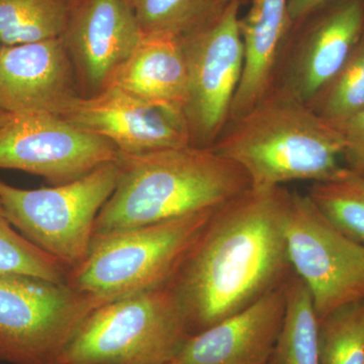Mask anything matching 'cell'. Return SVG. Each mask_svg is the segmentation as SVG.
Here are the masks:
<instances>
[{"label": "cell", "mask_w": 364, "mask_h": 364, "mask_svg": "<svg viewBox=\"0 0 364 364\" xmlns=\"http://www.w3.org/2000/svg\"><path fill=\"white\" fill-rule=\"evenodd\" d=\"M291 196L284 186L251 188L215 210L169 284L193 335L253 305L291 277Z\"/></svg>", "instance_id": "obj_1"}, {"label": "cell", "mask_w": 364, "mask_h": 364, "mask_svg": "<svg viewBox=\"0 0 364 364\" xmlns=\"http://www.w3.org/2000/svg\"><path fill=\"white\" fill-rule=\"evenodd\" d=\"M117 165L116 188L93 237L215 210L251 188L246 172L212 147L119 153Z\"/></svg>", "instance_id": "obj_2"}, {"label": "cell", "mask_w": 364, "mask_h": 364, "mask_svg": "<svg viewBox=\"0 0 364 364\" xmlns=\"http://www.w3.org/2000/svg\"><path fill=\"white\" fill-rule=\"evenodd\" d=\"M213 149L246 172L251 188L322 182L343 172L338 129L284 91L272 87L257 104L228 122Z\"/></svg>", "instance_id": "obj_3"}, {"label": "cell", "mask_w": 364, "mask_h": 364, "mask_svg": "<svg viewBox=\"0 0 364 364\" xmlns=\"http://www.w3.org/2000/svg\"><path fill=\"white\" fill-rule=\"evenodd\" d=\"M215 210L95 236L67 282L100 306L168 286Z\"/></svg>", "instance_id": "obj_4"}, {"label": "cell", "mask_w": 364, "mask_h": 364, "mask_svg": "<svg viewBox=\"0 0 364 364\" xmlns=\"http://www.w3.org/2000/svg\"><path fill=\"white\" fill-rule=\"evenodd\" d=\"M193 335L171 287L97 306L60 364H169Z\"/></svg>", "instance_id": "obj_5"}, {"label": "cell", "mask_w": 364, "mask_h": 364, "mask_svg": "<svg viewBox=\"0 0 364 364\" xmlns=\"http://www.w3.org/2000/svg\"><path fill=\"white\" fill-rule=\"evenodd\" d=\"M117 177L114 161L49 188L23 189L0 181V203L21 235L71 272L90 252L97 215L114 193Z\"/></svg>", "instance_id": "obj_6"}, {"label": "cell", "mask_w": 364, "mask_h": 364, "mask_svg": "<svg viewBox=\"0 0 364 364\" xmlns=\"http://www.w3.org/2000/svg\"><path fill=\"white\" fill-rule=\"evenodd\" d=\"M97 306L68 282L0 277V360L60 364L78 328Z\"/></svg>", "instance_id": "obj_7"}, {"label": "cell", "mask_w": 364, "mask_h": 364, "mask_svg": "<svg viewBox=\"0 0 364 364\" xmlns=\"http://www.w3.org/2000/svg\"><path fill=\"white\" fill-rule=\"evenodd\" d=\"M242 1L229 0L210 23L181 39L188 79L183 112L196 147H213L229 122L244 65Z\"/></svg>", "instance_id": "obj_8"}, {"label": "cell", "mask_w": 364, "mask_h": 364, "mask_svg": "<svg viewBox=\"0 0 364 364\" xmlns=\"http://www.w3.org/2000/svg\"><path fill=\"white\" fill-rule=\"evenodd\" d=\"M287 246L294 272L312 294L318 318L364 299V245L326 220L310 196L291 191Z\"/></svg>", "instance_id": "obj_9"}, {"label": "cell", "mask_w": 364, "mask_h": 364, "mask_svg": "<svg viewBox=\"0 0 364 364\" xmlns=\"http://www.w3.org/2000/svg\"><path fill=\"white\" fill-rule=\"evenodd\" d=\"M119 155L107 139L55 114H11L0 126V168L39 176L52 186L87 176Z\"/></svg>", "instance_id": "obj_10"}, {"label": "cell", "mask_w": 364, "mask_h": 364, "mask_svg": "<svg viewBox=\"0 0 364 364\" xmlns=\"http://www.w3.org/2000/svg\"><path fill=\"white\" fill-rule=\"evenodd\" d=\"M364 35V0H332L294 23L272 87L310 102ZM270 87V88H272Z\"/></svg>", "instance_id": "obj_11"}, {"label": "cell", "mask_w": 364, "mask_h": 364, "mask_svg": "<svg viewBox=\"0 0 364 364\" xmlns=\"http://www.w3.org/2000/svg\"><path fill=\"white\" fill-rule=\"evenodd\" d=\"M60 117L107 139L123 154L191 145L183 112L151 104L114 85L90 97L80 95Z\"/></svg>", "instance_id": "obj_12"}, {"label": "cell", "mask_w": 364, "mask_h": 364, "mask_svg": "<svg viewBox=\"0 0 364 364\" xmlns=\"http://www.w3.org/2000/svg\"><path fill=\"white\" fill-rule=\"evenodd\" d=\"M126 0H75L63 39L82 97L111 85L142 39Z\"/></svg>", "instance_id": "obj_13"}, {"label": "cell", "mask_w": 364, "mask_h": 364, "mask_svg": "<svg viewBox=\"0 0 364 364\" xmlns=\"http://www.w3.org/2000/svg\"><path fill=\"white\" fill-rule=\"evenodd\" d=\"M80 95L62 38L2 47L0 107L7 114L60 117Z\"/></svg>", "instance_id": "obj_14"}, {"label": "cell", "mask_w": 364, "mask_h": 364, "mask_svg": "<svg viewBox=\"0 0 364 364\" xmlns=\"http://www.w3.org/2000/svg\"><path fill=\"white\" fill-rule=\"evenodd\" d=\"M286 284L189 337L177 364H268L286 312Z\"/></svg>", "instance_id": "obj_15"}, {"label": "cell", "mask_w": 364, "mask_h": 364, "mask_svg": "<svg viewBox=\"0 0 364 364\" xmlns=\"http://www.w3.org/2000/svg\"><path fill=\"white\" fill-rule=\"evenodd\" d=\"M291 26L287 0H251L247 13L239 20L244 65L229 122L245 114L269 91Z\"/></svg>", "instance_id": "obj_16"}, {"label": "cell", "mask_w": 364, "mask_h": 364, "mask_svg": "<svg viewBox=\"0 0 364 364\" xmlns=\"http://www.w3.org/2000/svg\"><path fill=\"white\" fill-rule=\"evenodd\" d=\"M188 82V66L181 39L162 33H143L109 85L151 104L183 112Z\"/></svg>", "instance_id": "obj_17"}, {"label": "cell", "mask_w": 364, "mask_h": 364, "mask_svg": "<svg viewBox=\"0 0 364 364\" xmlns=\"http://www.w3.org/2000/svg\"><path fill=\"white\" fill-rule=\"evenodd\" d=\"M318 318L308 287L293 272L286 284V312L272 364H318Z\"/></svg>", "instance_id": "obj_18"}, {"label": "cell", "mask_w": 364, "mask_h": 364, "mask_svg": "<svg viewBox=\"0 0 364 364\" xmlns=\"http://www.w3.org/2000/svg\"><path fill=\"white\" fill-rule=\"evenodd\" d=\"M75 0H0L4 46L63 37Z\"/></svg>", "instance_id": "obj_19"}, {"label": "cell", "mask_w": 364, "mask_h": 364, "mask_svg": "<svg viewBox=\"0 0 364 364\" xmlns=\"http://www.w3.org/2000/svg\"><path fill=\"white\" fill-rule=\"evenodd\" d=\"M306 195L326 220L364 245V177L345 167L335 178L314 182Z\"/></svg>", "instance_id": "obj_20"}, {"label": "cell", "mask_w": 364, "mask_h": 364, "mask_svg": "<svg viewBox=\"0 0 364 364\" xmlns=\"http://www.w3.org/2000/svg\"><path fill=\"white\" fill-rule=\"evenodd\" d=\"M143 33L182 39L207 25L226 4L219 0H126Z\"/></svg>", "instance_id": "obj_21"}, {"label": "cell", "mask_w": 364, "mask_h": 364, "mask_svg": "<svg viewBox=\"0 0 364 364\" xmlns=\"http://www.w3.org/2000/svg\"><path fill=\"white\" fill-rule=\"evenodd\" d=\"M306 105L333 124L364 111V35L334 77Z\"/></svg>", "instance_id": "obj_22"}, {"label": "cell", "mask_w": 364, "mask_h": 364, "mask_svg": "<svg viewBox=\"0 0 364 364\" xmlns=\"http://www.w3.org/2000/svg\"><path fill=\"white\" fill-rule=\"evenodd\" d=\"M318 364H364V299L320 318Z\"/></svg>", "instance_id": "obj_23"}, {"label": "cell", "mask_w": 364, "mask_h": 364, "mask_svg": "<svg viewBox=\"0 0 364 364\" xmlns=\"http://www.w3.org/2000/svg\"><path fill=\"white\" fill-rule=\"evenodd\" d=\"M69 272L20 233L7 219L0 203V277L26 275L67 282Z\"/></svg>", "instance_id": "obj_24"}, {"label": "cell", "mask_w": 364, "mask_h": 364, "mask_svg": "<svg viewBox=\"0 0 364 364\" xmlns=\"http://www.w3.org/2000/svg\"><path fill=\"white\" fill-rule=\"evenodd\" d=\"M334 126L343 136L344 166L364 177V111Z\"/></svg>", "instance_id": "obj_25"}, {"label": "cell", "mask_w": 364, "mask_h": 364, "mask_svg": "<svg viewBox=\"0 0 364 364\" xmlns=\"http://www.w3.org/2000/svg\"><path fill=\"white\" fill-rule=\"evenodd\" d=\"M332 0H287V7H289L291 23H296L311 11H315L318 7Z\"/></svg>", "instance_id": "obj_26"}, {"label": "cell", "mask_w": 364, "mask_h": 364, "mask_svg": "<svg viewBox=\"0 0 364 364\" xmlns=\"http://www.w3.org/2000/svg\"><path fill=\"white\" fill-rule=\"evenodd\" d=\"M11 116V114H7L6 112H4V109L0 107V126H2V124L6 123Z\"/></svg>", "instance_id": "obj_27"}, {"label": "cell", "mask_w": 364, "mask_h": 364, "mask_svg": "<svg viewBox=\"0 0 364 364\" xmlns=\"http://www.w3.org/2000/svg\"><path fill=\"white\" fill-rule=\"evenodd\" d=\"M219 1L221 2V4H227L229 0H219Z\"/></svg>", "instance_id": "obj_28"}, {"label": "cell", "mask_w": 364, "mask_h": 364, "mask_svg": "<svg viewBox=\"0 0 364 364\" xmlns=\"http://www.w3.org/2000/svg\"><path fill=\"white\" fill-rule=\"evenodd\" d=\"M2 47H4V45H2L1 40H0V51H1Z\"/></svg>", "instance_id": "obj_29"}, {"label": "cell", "mask_w": 364, "mask_h": 364, "mask_svg": "<svg viewBox=\"0 0 364 364\" xmlns=\"http://www.w3.org/2000/svg\"><path fill=\"white\" fill-rule=\"evenodd\" d=\"M169 364H177V363H174V361H173V363H169Z\"/></svg>", "instance_id": "obj_30"}, {"label": "cell", "mask_w": 364, "mask_h": 364, "mask_svg": "<svg viewBox=\"0 0 364 364\" xmlns=\"http://www.w3.org/2000/svg\"><path fill=\"white\" fill-rule=\"evenodd\" d=\"M268 364H272V363H270V361H269V363H268Z\"/></svg>", "instance_id": "obj_31"}]
</instances>
